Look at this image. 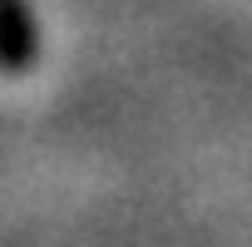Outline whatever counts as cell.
Segmentation results:
<instances>
[{"mask_svg":"<svg viewBox=\"0 0 252 247\" xmlns=\"http://www.w3.org/2000/svg\"><path fill=\"white\" fill-rule=\"evenodd\" d=\"M35 55V30L20 0H0V69H25Z\"/></svg>","mask_w":252,"mask_h":247,"instance_id":"6da1fadb","label":"cell"}]
</instances>
